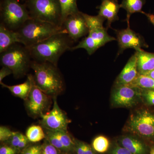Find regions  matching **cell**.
<instances>
[{
  "mask_svg": "<svg viewBox=\"0 0 154 154\" xmlns=\"http://www.w3.org/2000/svg\"><path fill=\"white\" fill-rule=\"evenodd\" d=\"M145 75L148 76L154 79V69L147 74Z\"/></svg>",
  "mask_w": 154,
  "mask_h": 154,
  "instance_id": "f35d334b",
  "label": "cell"
},
{
  "mask_svg": "<svg viewBox=\"0 0 154 154\" xmlns=\"http://www.w3.org/2000/svg\"><path fill=\"white\" fill-rule=\"evenodd\" d=\"M99 9L98 15L107 20V29L111 28L113 22L119 19L118 13L121 8L117 0H102L100 6L97 7Z\"/></svg>",
  "mask_w": 154,
  "mask_h": 154,
  "instance_id": "5bb4252c",
  "label": "cell"
},
{
  "mask_svg": "<svg viewBox=\"0 0 154 154\" xmlns=\"http://www.w3.org/2000/svg\"><path fill=\"white\" fill-rule=\"evenodd\" d=\"M139 75L137 66L136 52L128 61L116 81V85H128L133 82Z\"/></svg>",
  "mask_w": 154,
  "mask_h": 154,
  "instance_id": "4fadbf2b",
  "label": "cell"
},
{
  "mask_svg": "<svg viewBox=\"0 0 154 154\" xmlns=\"http://www.w3.org/2000/svg\"><path fill=\"white\" fill-rule=\"evenodd\" d=\"M15 131H13L9 128L5 126L0 127V141L1 143L5 142L11 137Z\"/></svg>",
  "mask_w": 154,
  "mask_h": 154,
  "instance_id": "836d02e7",
  "label": "cell"
},
{
  "mask_svg": "<svg viewBox=\"0 0 154 154\" xmlns=\"http://www.w3.org/2000/svg\"><path fill=\"white\" fill-rule=\"evenodd\" d=\"M1 85L4 88H8L14 96L21 98L24 101L28 97L31 87V82L28 76L26 81L22 84L16 85L9 86L2 82Z\"/></svg>",
  "mask_w": 154,
  "mask_h": 154,
  "instance_id": "ac0fdd59",
  "label": "cell"
},
{
  "mask_svg": "<svg viewBox=\"0 0 154 154\" xmlns=\"http://www.w3.org/2000/svg\"><path fill=\"white\" fill-rule=\"evenodd\" d=\"M141 99L140 88L128 85H116L111 94V103L115 107H132Z\"/></svg>",
  "mask_w": 154,
  "mask_h": 154,
  "instance_id": "30bf717a",
  "label": "cell"
},
{
  "mask_svg": "<svg viewBox=\"0 0 154 154\" xmlns=\"http://www.w3.org/2000/svg\"><path fill=\"white\" fill-rule=\"evenodd\" d=\"M102 46L103 45L101 43L94 40V38L88 35V36L83 38L82 41L80 42L77 45L72 46L69 51H72L79 48H84L87 51L88 54L91 55Z\"/></svg>",
  "mask_w": 154,
  "mask_h": 154,
  "instance_id": "ffe728a7",
  "label": "cell"
},
{
  "mask_svg": "<svg viewBox=\"0 0 154 154\" xmlns=\"http://www.w3.org/2000/svg\"><path fill=\"white\" fill-rule=\"evenodd\" d=\"M140 89L142 100L146 105L154 106V90Z\"/></svg>",
  "mask_w": 154,
  "mask_h": 154,
  "instance_id": "4dcf8cb0",
  "label": "cell"
},
{
  "mask_svg": "<svg viewBox=\"0 0 154 154\" xmlns=\"http://www.w3.org/2000/svg\"><path fill=\"white\" fill-rule=\"evenodd\" d=\"M149 154H154V143L150 147L149 152Z\"/></svg>",
  "mask_w": 154,
  "mask_h": 154,
  "instance_id": "ab89813d",
  "label": "cell"
},
{
  "mask_svg": "<svg viewBox=\"0 0 154 154\" xmlns=\"http://www.w3.org/2000/svg\"><path fill=\"white\" fill-rule=\"evenodd\" d=\"M92 146L97 153H104L110 148V141L105 136L99 135L94 139L92 142Z\"/></svg>",
  "mask_w": 154,
  "mask_h": 154,
  "instance_id": "484cf974",
  "label": "cell"
},
{
  "mask_svg": "<svg viewBox=\"0 0 154 154\" xmlns=\"http://www.w3.org/2000/svg\"><path fill=\"white\" fill-rule=\"evenodd\" d=\"M42 144L38 143H31L22 150L20 154H41Z\"/></svg>",
  "mask_w": 154,
  "mask_h": 154,
  "instance_id": "1f68e13d",
  "label": "cell"
},
{
  "mask_svg": "<svg viewBox=\"0 0 154 154\" xmlns=\"http://www.w3.org/2000/svg\"><path fill=\"white\" fill-rule=\"evenodd\" d=\"M3 143L7 144L22 151L32 143L30 142L26 135L17 131L8 140Z\"/></svg>",
  "mask_w": 154,
  "mask_h": 154,
  "instance_id": "44dd1931",
  "label": "cell"
},
{
  "mask_svg": "<svg viewBox=\"0 0 154 154\" xmlns=\"http://www.w3.org/2000/svg\"><path fill=\"white\" fill-rule=\"evenodd\" d=\"M32 60L28 48L21 43L13 45L0 55L1 65L11 69L16 79L27 75Z\"/></svg>",
  "mask_w": 154,
  "mask_h": 154,
  "instance_id": "277c9868",
  "label": "cell"
},
{
  "mask_svg": "<svg viewBox=\"0 0 154 154\" xmlns=\"http://www.w3.org/2000/svg\"><path fill=\"white\" fill-rule=\"evenodd\" d=\"M1 23L9 29L17 31L31 19L25 4L19 0H1Z\"/></svg>",
  "mask_w": 154,
  "mask_h": 154,
  "instance_id": "8992f818",
  "label": "cell"
},
{
  "mask_svg": "<svg viewBox=\"0 0 154 154\" xmlns=\"http://www.w3.org/2000/svg\"><path fill=\"white\" fill-rule=\"evenodd\" d=\"M73 42L67 33H58L28 48L33 60L57 66L60 58L70 50Z\"/></svg>",
  "mask_w": 154,
  "mask_h": 154,
  "instance_id": "6da1fadb",
  "label": "cell"
},
{
  "mask_svg": "<svg viewBox=\"0 0 154 154\" xmlns=\"http://www.w3.org/2000/svg\"><path fill=\"white\" fill-rule=\"evenodd\" d=\"M31 82L30 93L25 101V108L28 115L33 118L41 117L49 111L51 104V97L40 90L35 85L33 75L28 74Z\"/></svg>",
  "mask_w": 154,
  "mask_h": 154,
  "instance_id": "ba28073f",
  "label": "cell"
},
{
  "mask_svg": "<svg viewBox=\"0 0 154 154\" xmlns=\"http://www.w3.org/2000/svg\"><path fill=\"white\" fill-rule=\"evenodd\" d=\"M25 135L32 143H37L45 138L44 130L40 125H33L29 127Z\"/></svg>",
  "mask_w": 154,
  "mask_h": 154,
  "instance_id": "cb8c5ba5",
  "label": "cell"
},
{
  "mask_svg": "<svg viewBox=\"0 0 154 154\" xmlns=\"http://www.w3.org/2000/svg\"><path fill=\"white\" fill-rule=\"evenodd\" d=\"M82 14L85 20L89 31L96 28H104L103 23L105 20V18L98 15L96 16H91L83 13Z\"/></svg>",
  "mask_w": 154,
  "mask_h": 154,
  "instance_id": "83f0119b",
  "label": "cell"
},
{
  "mask_svg": "<svg viewBox=\"0 0 154 154\" xmlns=\"http://www.w3.org/2000/svg\"><path fill=\"white\" fill-rule=\"evenodd\" d=\"M21 43L17 31L11 30L2 24H0V53L16 43Z\"/></svg>",
  "mask_w": 154,
  "mask_h": 154,
  "instance_id": "e0dca14e",
  "label": "cell"
},
{
  "mask_svg": "<svg viewBox=\"0 0 154 154\" xmlns=\"http://www.w3.org/2000/svg\"><path fill=\"white\" fill-rule=\"evenodd\" d=\"M13 74V72L11 69L6 66H2L0 70V84L2 82V80L7 76Z\"/></svg>",
  "mask_w": 154,
  "mask_h": 154,
  "instance_id": "8d00e7d4",
  "label": "cell"
},
{
  "mask_svg": "<svg viewBox=\"0 0 154 154\" xmlns=\"http://www.w3.org/2000/svg\"><path fill=\"white\" fill-rule=\"evenodd\" d=\"M109 154H132L128 150L120 145L118 143L113 144L110 149Z\"/></svg>",
  "mask_w": 154,
  "mask_h": 154,
  "instance_id": "d590c367",
  "label": "cell"
},
{
  "mask_svg": "<svg viewBox=\"0 0 154 154\" xmlns=\"http://www.w3.org/2000/svg\"><path fill=\"white\" fill-rule=\"evenodd\" d=\"M41 154H62L58 149L52 145L49 142L45 139L42 144Z\"/></svg>",
  "mask_w": 154,
  "mask_h": 154,
  "instance_id": "d6a6232c",
  "label": "cell"
},
{
  "mask_svg": "<svg viewBox=\"0 0 154 154\" xmlns=\"http://www.w3.org/2000/svg\"><path fill=\"white\" fill-rule=\"evenodd\" d=\"M135 52L139 75H146L154 69V53L146 52L142 49Z\"/></svg>",
  "mask_w": 154,
  "mask_h": 154,
  "instance_id": "2e32d148",
  "label": "cell"
},
{
  "mask_svg": "<svg viewBox=\"0 0 154 154\" xmlns=\"http://www.w3.org/2000/svg\"><path fill=\"white\" fill-rule=\"evenodd\" d=\"M55 132L66 149L67 153L72 154L75 146V138L72 137L68 131H57Z\"/></svg>",
  "mask_w": 154,
  "mask_h": 154,
  "instance_id": "4316f807",
  "label": "cell"
},
{
  "mask_svg": "<svg viewBox=\"0 0 154 154\" xmlns=\"http://www.w3.org/2000/svg\"><path fill=\"white\" fill-rule=\"evenodd\" d=\"M107 30V28L104 27L89 30L88 36H91L94 40L101 43L103 45H105L107 42L116 40V38L108 34Z\"/></svg>",
  "mask_w": 154,
  "mask_h": 154,
  "instance_id": "7402d4cb",
  "label": "cell"
},
{
  "mask_svg": "<svg viewBox=\"0 0 154 154\" xmlns=\"http://www.w3.org/2000/svg\"><path fill=\"white\" fill-rule=\"evenodd\" d=\"M21 151L7 144L2 143L0 146V154H20Z\"/></svg>",
  "mask_w": 154,
  "mask_h": 154,
  "instance_id": "e575fe53",
  "label": "cell"
},
{
  "mask_svg": "<svg viewBox=\"0 0 154 154\" xmlns=\"http://www.w3.org/2000/svg\"><path fill=\"white\" fill-rule=\"evenodd\" d=\"M128 131L134 135L154 143V112L142 108L132 113L127 124Z\"/></svg>",
  "mask_w": 154,
  "mask_h": 154,
  "instance_id": "52a82bcc",
  "label": "cell"
},
{
  "mask_svg": "<svg viewBox=\"0 0 154 154\" xmlns=\"http://www.w3.org/2000/svg\"><path fill=\"white\" fill-rule=\"evenodd\" d=\"M24 4L31 19L63 27L59 0H25Z\"/></svg>",
  "mask_w": 154,
  "mask_h": 154,
  "instance_id": "5b68a950",
  "label": "cell"
},
{
  "mask_svg": "<svg viewBox=\"0 0 154 154\" xmlns=\"http://www.w3.org/2000/svg\"><path fill=\"white\" fill-rule=\"evenodd\" d=\"M75 146L72 154H98L95 152L92 145L74 139Z\"/></svg>",
  "mask_w": 154,
  "mask_h": 154,
  "instance_id": "f546056e",
  "label": "cell"
},
{
  "mask_svg": "<svg viewBox=\"0 0 154 154\" xmlns=\"http://www.w3.org/2000/svg\"><path fill=\"white\" fill-rule=\"evenodd\" d=\"M61 9L63 24L70 15L79 12L77 5V0H59Z\"/></svg>",
  "mask_w": 154,
  "mask_h": 154,
  "instance_id": "603a6c76",
  "label": "cell"
},
{
  "mask_svg": "<svg viewBox=\"0 0 154 154\" xmlns=\"http://www.w3.org/2000/svg\"><path fill=\"white\" fill-rule=\"evenodd\" d=\"M17 31L20 37L21 44L27 48L41 42L57 33H67L66 30L63 27L32 19L26 21Z\"/></svg>",
  "mask_w": 154,
  "mask_h": 154,
  "instance_id": "3957f363",
  "label": "cell"
},
{
  "mask_svg": "<svg viewBox=\"0 0 154 154\" xmlns=\"http://www.w3.org/2000/svg\"><path fill=\"white\" fill-rule=\"evenodd\" d=\"M115 30L119 45L117 56L127 48H133L137 51L142 48L148 47L143 37L131 30L129 25H128L126 29Z\"/></svg>",
  "mask_w": 154,
  "mask_h": 154,
  "instance_id": "8fae6325",
  "label": "cell"
},
{
  "mask_svg": "<svg viewBox=\"0 0 154 154\" xmlns=\"http://www.w3.org/2000/svg\"><path fill=\"white\" fill-rule=\"evenodd\" d=\"M145 2L146 0H122L120 7L126 11V21L128 25H129L130 18L132 14L136 13H142V9Z\"/></svg>",
  "mask_w": 154,
  "mask_h": 154,
  "instance_id": "d6986e66",
  "label": "cell"
},
{
  "mask_svg": "<svg viewBox=\"0 0 154 154\" xmlns=\"http://www.w3.org/2000/svg\"><path fill=\"white\" fill-rule=\"evenodd\" d=\"M31 69L34 71L35 85L45 94L53 98L63 92L64 82L57 66L50 63L33 60Z\"/></svg>",
  "mask_w": 154,
  "mask_h": 154,
  "instance_id": "7a4b0ae2",
  "label": "cell"
},
{
  "mask_svg": "<svg viewBox=\"0 0 154 154\" xmlns=\"http://www.w3.org/2000/svg\"><path fill=\"white\" fill-rule=\"evenodd\" d=\"M119 143L132 154H149L150 148L136 136L126 135L119 140Z\"/></svg>",
  "mask_w": 154,
  "mask_h": 154,
  "instance_id": "9a60e30c",
  "label": "cell"
},
{
  "mask_svg": "<svg viewBox=\"0 0 154 154\" xmlns=\"http://www.w3.org/2000/svg\"><path fill=\"white\" fill-rule=\"evenodd\" d=\"M53 99L54 105L52 110L41 116L39 124L44 129L54 131H67L70 119L59 106L57 97H54Z\"/></svg>",
  "mask_w": 154,
  "mask_h": 154,
  "instance_id": "9c48e42d",
  "label": "cell"
},
{
  "mask_svg": "<svg viewBox=\"0 0 154 154\" xmlns=\"http://www.w3.org/2000/svg\"><path fill=\"white\" fill-rule=\"evenodd\" d=\"M141 14H144L152 24L154 25V14H148L143 11Z\"/></svg>",
  "mask_w": 154,
  "mask_h": 154,
  "instance_id": "74e56055",
  "label": "cell"
},
{
  "mask_svg": "<svg viewBox=\"0 0 154 154\" xmlns=\"http://www.w3.org/2000/svg\"><path fill=\"white\" fill-rule=\"evenodd\" d=\"M128 85L146 90H154V79L145 75H139Z\"/></svg>",
  "mask_w": 154,
  "mask_h": 154,
  "instance_id": "d4e9b609",
  "label": "cell"
},
{
  "mask_svg": "<svg viewBox=\"0 0 154 154\" xmlns=\"http://www.w3.org/2000/svg\"><path fill=\"white\" fill-rule=\"evenodd\" d=\"M45 134V139L48 141L54 146L55 147L61 152L62 154H67L66 149L65 148L59 138L55 131L44 129Z\"/></svg>",
  "mask_w": 154,
  "mask_h": 154,
  "instance_id": "f1b7e54d",
  "label": "cell"
},
{
  "mask_svg": "<svg viewBox=\"0 0 154 154\" xmlns=\"http://www.w3.org/2000/svg\"><path fill=\"white\" fill-rule=\"evenodd\" d=\"M63 26L74 42L89 33V29L82 12L70 15L64 21Z\"/></svg>",
  "mask_w": 154,
  "mask_h": 154,
  "instance_id": "7c38bea8",
  "label": "cell"
}]
</instances>
